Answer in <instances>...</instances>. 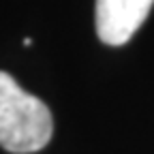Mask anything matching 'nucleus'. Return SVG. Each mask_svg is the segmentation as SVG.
Wrapping results in <instances>:
<instances>
[{
  "label": "nucleus",
  "instance_id": "obj_1",
  "mask_svg": "<svg viewBox=\"0 0 154 154\" xmlns=\"http://www.w3.org/2000/svg\"><path fill=\"white\" fill-rule=\"evenodd\" d=\"M54 133L47 105L0 71V148L13 154L43 150Z\"/></svg>",
  "mask_w": 154,
  "mask_h": 154
},
{
  "label": "nucleus",
  "instance_id": "obj_2",
  "mask_svg": "<svg viewBox=\"0 0 154 154\" xmlns=\"http://www.w3.org/2000/svg\"><path fill=\"white\" fill-rule=\"evenodd\" d=\"M154 0H96V34L105 45H124L150 15Z\"/></svg>",
  "mask_w": 154,
  "mask_h": 154
}]
</instances>
